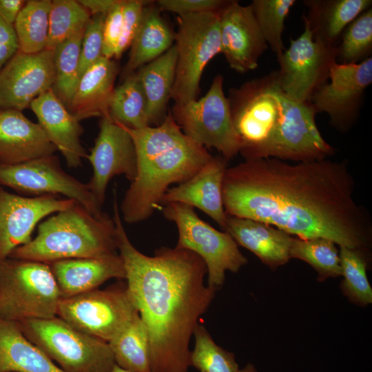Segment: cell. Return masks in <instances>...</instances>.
<instances>
[{"label":"cell","instance_id":"46","mask_svg":"<svg viewBox=\"0 0 372 372\" xmlns=\"http://www.w3.org/2000/svg\"><path fill=\"white\" fill-rule=\"evenodd\" d=\"M120 0H79L91 15L101 14L106 15Z\"/></svg>","mask_w":372,"mask_h":372},{"label":"cell","instance_id":"45","mask_svg":"<svg viewBox=\"0 0 372 372\" xmlns=\"http://www.w3.org/2000/svg\"><path fill=\"white\" fill-rule=\"evenodd\" d=\"M25 3L23 0H0V17L14 24L18 14Z\"/></svg>","mask_w":372,"mask_h":372},{"label":"cell","instance_id":"10","mask_svg":"<svg viewBox=\"0 0 372 372\" xmlns=\"http://www.w3.org/2000/svg\"><path fill=\"white\" fill-rule=\"evenodd\" d=\"M223 76L217 74L204 96L174 104L170 112L186 136L205 148H215L228 161L239 153L241 143L223 92Z\"/></svg>","mask_w":372,"mask_h":372},{"label":"cell","instance_id":"7","mask_svg":"<svg viewBox=\"0 0 372 372\" xmlns=\"http://www.w3.org/2000/svg\"><path fill=\"white\" fill-rule=\"evenodd\" d=\"M23 335L65 372H111L107 342L81 332L59 317L17 322Z\"/></svg>","mask_w":372,"mask_h":372},{"label":"cell","instance_id":"14","mask_svg":"<svg viewBox=\"0 0 372 372\" xmlns=\"http://www.w3.org/2000/svg\"><path fill=\"white\" fill-rule=\"evenodd\" d=\"M310 102L300 103L287 95L282 118L259 158H276L304 162L325 159L334 149L323 138Z\"/></svg>","mask_w":372,"mask_h":372},{"label":"cell","instance_id":"43","mask_svg":"<svg viewBox=\"0 0 372 372\" xmlns=\"http://www.w3.org/2000/svg\"><path fill=\"white\" fill-rule=\"evenodd\" d=\"M123 2H119L105 15L103 29V56L113 59L121 34Z\"/></svg>","mask_w":372,"mask_h":372},{"label":"cell","instance_id":"26","mask_svg":"<svg viewBox=\"0 0 372 372\" xmlns=\"http://www.w3.org/2000/svg\"><path fill=\"white\" fill-rule=\"evenodd\" d=\"M307 20L313 39L338 48L346 28L361 13L371 8V0H305Z\"/></svg>","mask_w":372,"mask_h":372},{"label":"cell","instance_id":"32","mask_svg":"<svg viewBox=\"0 0 372 372\" xmlns=\"http://www.w3.org/2000/svg\"><path fill=\"white\" fill-rule=\"evenodd\" d=\"M51 5V0L25 1L13 24L20 51L37 53L45 49Z\"/></svg>","mask_w":372,"mask_h":372},{"label":"cell","instance_id":"17","mask_svg":"<svg viewBox=\"0 0 372 372\" xmlns=\"http://www.w3.org/2000/svg\"><path fill=\"white\" fill-rule=\"evenodd\" d=\"M54 80L53 51L25 53L19 50L0 70V109L22 112L52 89Z\"/></svg>","mask_w":372,"mask_h":372},{"label":"cell","instance_id":"22","mask_svg":"<svg viewBox=\"0 0 372 372\" xmlns=\"http://www.w3.org/2000/svg\"><path fill=\"white\" fill-rule=\"evenodd\" d=\"M56 151L39 123L21 111L0 109V163L16 165Z\"/></svg>","mask_w":372,"mask_h":372},{"label":"cell","instance_id":"41","mask_svg":"<svg viewBox=\"0 0 372 372\" xmlns=\"http://www.w3.org/2000/svg\"><path fill=\"white\" fill-rule=\"evenodd\" d=\"M147 1L124 0L122 31L114 59H119L131 46L140 25L143 8Z\"/></svg>","mask_w":372,"mask_h":372},{"label":"cell","instance_id":"28","mask_svg":"<svg viewBox=\"0 0 372 372\" xmlns=\"http://www.w3.org/2000/svg\"><path fill=\"white\" fill-rule=\"evenodd\" d=\"M176 61L177 50L174 44L161 56L135 72L146 99L149 126L161 124L167 114Z\"/></svg>","mask_w":372,"mask_h":372},{"label":"cell","instance_id":"48","mask_svg":"<svg viewBox=\"0 0 372 372\" xmlns=\"http://www.w3.org/2000/svg\"><path fill=\"white\" fill-rule=\"evenodd\" d=\"M111 372H129L122 368L119 367L118 365L115 364L111 371Z\"/></svg>","mask_w":372,"mask_h":372},{"label":"cell","instance_id":"31","mask_svg":"<svg viewBox=\"0 0 372 372\" xmlns=\"http://www.w3.org/2000/svg\"><path fill=\"white\" fill-rule=\"evenodd\" d=\"M110 117L116 123L131 129L149 126L146 99L134 72L114 87L108 107Z\"/></svg>","mask_w":372,"mask_h":372},{"label":"cell","instance_id":"27","mask_svg":"<svg viewBox=\"0 0 372 372\" xmlns=\"http://www.w3.org/2000/svg\"><path fill=\"white\" fill-rule=\"evenodd\" d=\"M161 12L154 1H148L145 5L124 68L125 77L161 56L174 45L175 32Z\"/></svg>","mask_w":372,"mask_h":372},{"label":"cell","instance_id":"24","mask_svg":"<svg viewBox=\"0 0 372 372\" xmlns=\"http://www.w3.org/2000/svg\"><path fill=\"white\" fill-rule=\"evenodd\" d=\"M238 245L254 253L271 269L289 260L293 236L263 222L227 215L223 229Z\"/></svg>","mask_w":372,"mask_h":372},{"label":"cell","instance_id":"23","mask_svg":"<svg viewBox=\"0 0 372 372\" xmlns=\"http://www.w3.org/2000/svg\"><path fill=\"white\" fill-rule=\"evenodd\" d=\"M61 298L96 289L111 278L125 279L118 254L92 258L61 260L49 264Z\"/></svg>","mask_w":372,"mask_h":372},{"label":"cell","instance_id":"13","mask_svg":"<svg viewBox=\"0 0 372 372\" xmlns=\"http://www.w3.org/2000/svg\"><path fill=\"white\" fill-rule=\"evenodd\" d=\"M0 186L34 196H63L81 204L94 215L103 212L87 184L65 172L55 155L16 165L0 163Z\"/></svg>","mask_w":372,"mask_h":372},{"label":"cell","instance_id":"4","mask_svg":"<svg viewBox=\"0 0 372 372\" xmlns=\"http://www.w3.org/2000/svg\"><path fill=\"white\" fill-rule=\"evenodd\" d=\"M113 218L94 215L76 202L41 223L37 236L14 249L8 258L51 262L117 254Z\"/></svg>","mask_w":372,"mask_h":372},{"label":"cell","instance_id":"47","mask_svg":"<svg viewBox=\"0 0 372 372\" xmlns=\"http://www.w3.org/2000/svg\"><path fill=\"white\" fill-rule=\"evenodd\" d=\"M239 372H257V371L252 364L249 363L243 369H240Z\"/></svg>","mask_w":372,"mask_h":372},{"label":"cell","instance_id":"2","mask_svg":"<svg viewBox=\"0 0 372 372\" xmlns=\"http://www.w3.org/2000/svg\"><path fill=\"white\" fill-rule=\"evenodd\" d=\"M113 211L127 288L149 335L151 372H188L191 338L216 292L205 284L206 265L176 247L145 255L127 235L116 196Z\"/></svg>","mask_w":372,"mask_h":372},{"label":"cell","instance_id":"3","mask_svg":"<svg viewBox=\"0 0 372 372\" xmlns=\"http://www.w3.org/2000/svg\"><path fill=\"white\" fill-rule=\"evenodd\" d=\"M121 125L134 141L137 166L119 210L125 223L135 224L161 209L169 185L189 179L213 156L183 133L170 110L156 126L135 130Z\"/></svg>","mask_w":372,"mask_h":372},{"label":"cell","instance_id":"34","mask_svg":"<svg viewBox=\"0 0 372 372\" xmlns=\"http://www.w3.org/2000/svg\"><path fill=\"white\" fill-rule=\"evenodd\" d=\"M333 242L321 238H293L290 258L310 265L318 273V280L341 276L339 250Z\"/></svg>","mask_w":372,"mask_h":372},{"label":"cell","instance_id":"5","mask_svg":"<svg viewBox=\"0 0 372 372\" xmlns=\"http://www.w3.org/2000/svg\"><path fill=\"white\" fill-rule=\"evenodd\" d=\"M227 98L241 143L239 153L245 160L258 159L285 111L287 94L280 87L277 70L230 89Z\"/></svg>","mask_w":372,"mask_h":372},{"label":"cell","instance_id":"20","mask_svg":"<svg viewBox=\"0 0 372 372\" xmlns=\"http://www.w3.org/2000/svg\"><path fill=\"white\" fill-rule=\"evenodd\" d=\"M227 161L222 156H212L193 176L169 188L162 205L179 203L196 207L211 218L224 229L227 215L223 200V182Z\"/></svg>","mask_w":372,"mask_h":372},{"label":"cell","instance_id":"15","mask_svg":"<svg viewBox=\"0 0 372 372\" xmlns=\"http://www.w3.org/2000/svg\"><path fill=\"white\" fill-rule=\"evenodd\" d=\"M329 80L314 94L310 103L316 114L327 113L335 128L347 132L357 120L364 93L372 83V58L357 63L333 62Z\"/></svg>","mask_w":372,"mask_h":372},{"label":"cell","instance_id":"37","mask_svg":"<svg viewBox=\"0 0 372 372\" xmlns=\"http://www.w3.org/2000/svg\"><path fill=\"white\" fill-rule=\"evenodd\" d=\"M341 289L352 303L364 307L372 302V289L366 276V254L340 247Z\"/></svg>","mask_w":372,"mask_h":372},{"label":"cell","instance_id":"18","mask_svg":"<svg viewBox=\"0 0 372 372\" xmlns=\"http://www.w3.org/2000/svg\"><path fill=\"white\" fill-rule=\"evenodd\" d=\"M75 203L54 195L22 196L0 186V261L32 240V233L40 220Z\"/></svg>","mask_w":372,"mask_h":372},{"label":"cell","instance_id":"1","mask_svg":"<svg viewBox=\"0 0 372 372\" xmlns=\"http://www.w3.org/2000/svg\"><path fill=\"white\" fill-rule=\"evenodd\" d=\"M354 187L345 161L289 163L264 158L227 167L223 200L227 216L263 222L300 238H325L366 254L372 223L355 199Z\"/></svg>","mask_w":372,"mask_h":372},{"label":"cell","instance_id":"36","mask_svg":"<svg viewBox=\"0 0 372 372\" xmlns=\"http://www.w3.org/2000/svg\"><path fill=\"white\" fill-rule=\"evenodd\" d=\"M295 0H254L250 6L268 47L281 56L285 48L282 40L285 21Z\"/></svg>","mask_w":372,"mask_h":372},{"label":"cell","instance_id":"16","mask_svg":"<svg viewBox=\"0 0 372 372\" xmlns=\"http://www.w3.org/2000/svg\"><path fill=\"white\" fill-rule=\"evenodd\" d=\"M86 158L93 169L92 176L87 184L101 207L113 177L124 175L132 182L136 176L137 157L134 141L109 113L101 117L99 134Z\"/></svg>","mask_w":372,"mask_h":372},{"label":"cell","instance_id":"8","mask_svg":"<svg viewBox=\"0 0 372 372\" xmlns=\"http://www.w3.org/2000/svg\"><path fill=\"white\" fill-rule=\"evenodd\" d=\"M160 210L177 227L176 247L191 251L204 261L209 287L218 290L225 282L227 271L236 273L247 263L234 238L227 232L218 231L202 220L194 207L171 203L162 205Z\"/></svg>","mask_w":372,"mask_h":372},{"label":"cell","instance_id":"21","mask_svg":"<svg viewBox=\"0 0 372 372\" xmlns=\"http://www.w3.org/2000/svg\"><path fill=\"white\" fill-rule=\"evenodd\" d=\"M30 107L51 143L64 157L68 167L81 166L87 155L81 141L83 129L53 90L36 98Z\"/></svg>","mask_w":372,"mask_h":372},{"label":"cell","instance_id":"40","mask_svg":"<svg viewBox=\"0 0 372 372\" xmlns=\"http://www.w3.org/2000/svg\"><path fill=\"white\" fill-rule=\"evenodd\" d=\"M105 15H92L83 32L79 62L81 75L103 57V29Z\"/></svg>","mask_w":372,"mask_h":372},{"label":"cell","instance_id":"39","mask_svg":"<svg viewBox=\"0 0 372 372\" xmlns=\"http://www.w3.org/2000/svg\"><path fill=\"white\" fill-rule=\"evenodd\" d=\"M372 52V8L353 20L343 32L338 46L337 62L357 63L371 56Z\"/></svg>","mask_w":372,"mask_h":372},{"label":"cell","instance_id":"12","mask_svg":"<svg viewBox=\"0 0 372 372\" xmlns=\"http://www.w3.org/2000/svg\"><path fill=\"white\" fill-rule=\"evenodd\" d=\"M304 31L278 59V80L283 92L300 103L310 102L314 94L329 81L331 65L337 61L338 48L313 39L303 16Z\"/></svg>","mask_w":372,"mask_h":372},{"label":"cell","instance_id":"35","mask_svg":"<svg viewBox=\"0 0 372 372\" xmlns=\"http://www.w3.org/2000/svg\"><path fill=\"white\" fill-rule=\"evenodd\" d=\"M91 14L78 1H52L46 50L53 51L60 44L85 29Z\"/></svg>","mask_w":372,"mask_h":372},{"label":"cell","instance_id":"33","mask_svg":"<svg viewBox=\"0 0 372 372\" xmlns=\"http://www.w3.org/2000/svg\"><path fill=\"white\" fill-rule=\"evenodd\" d=\"M84 31L76 33L53 50L55 80L52 89L67 107L80 80V52Z\"/></svg>","mask_w":372,"mask_h":372},{"label":"cell","instance_id":"19","mask_svg":"<svg viewBox=\"0 0 372 372\" xmlns=\"http://www.w3.org/2000/svg\"><path fill=\"white\" fill-rule=\"evenodd\" d=\"M221 53L229 67L244 73L256 69L269 48L250 5L229 1L219 14Z\"/></svg>","mask_w":372,"mask_h":372},{"label":"cell","instance_id":"25","mask_svg":"<svg viewBox=\"0 0 372 372\" xmlns=\"http://www.w3.org/2000/svg\"><path fill=\"white\" fill-rule=\"evenodd\" d=\"M118 73L116 62L103 56L81 75L68 107L79 121L109 113Z\"/></svg>","mask_w":372,"mask_h":372},{"label":"cell","instance_id":"9","mask_svg":"<svg viewBox=\"0 0 372 372\" xmlns=\"http://www.w3.org/2000/svg\"><path fill=\"white\" fill-rule=\"evenodd\" d=\"M177 23V61L171 99L174 104L182 105L198 99L205 67L221 53L219 14L178 16Z\"/></svg>","mask_w":372,"mask_h":372},{"label":"cell","instance_id":"44","mask_svg":"<svg viewBox=\"0 0 372 372\" xmlns=\"http://www.w3.org/2000/svg\"><path fill=\"white\" fill-rule=\"evenodd\" d=\"M19 48L13 24L0 17V70L17 52Z\"/></svg>","mask_w":372,"mask_h":372},{"label":"cell","instance_id":"11","mask_svg":"<svg viewBox=\"0 0 372 372\" xmlns=\"http://www.w3.org/2000/svg\"><path fill=\"white\" fill-rule=\"evenodd\" d=\"M138 314L127 285L61 298L56 312L76 329L107 342Z\"/></svg>","mask_w":372,"mask_h":372},{"label":"cell","instance_id":"6","mask_svg":"<svg viewBox=\"0 0 372 372\" xmlns=\"http://www.w3.org/2000/svg\"><path fill=\"white\" fill-rule=\"evenodd\" d=\"M60 298L49 264L12 258L0 261L1 319L54 318Z\"/></svg>","mask_w":372,"mask_h":372},{"label":"cell","instance_id":"30","mask_svg":"<svg viewBox=\"0 0 372 372\" xmlns=\"http://www.w3.org/2000/svg\"><path fill=\"white\" fill-rule=\"evenodd\" d=\"M107 343L119 367L129 372H151L149 335L139 314Z\"/></svg>","mask_w":372,"mask_h":372},{"label":"cell","instance_id":"38","mask_svg":"<svg viewBox=\"0 0 372 372\" xmlns=\"http://www.w3.org/2000/svg\"><path fill=\"white\" fill-rule=\"evenodd\" d=\"M193 335L195 343L190 353V366L200 372L240 371L234 353L218 345L203 325L198 324Z\"/></svg>","mask_w":372,"mask_h":372},{"label":"cell","instance_id":"42","mask_svg":"<svg viewBox=\"0 0 372 372\" xmlns=\"http://www.w3.org/2000/svg\"><path fill=\"white\" fill-rule=\"evenodd\" d=\"M229 1L225 0H158L156 5L161 11L171 12L178 16L206 12L218 13Z\"/></svg>","mask_w":372,"mask_h":372},{"label":"cell","instance_id":"29","mask_svg":"<svg viewBox=\"0 0 372 372\" xmlns=\"http://www.w3.org/2000/svg\"><path fill=\"white\" fill-rule=\"evenodd\" d=\"M0 372H65L22 333L0 318Z\"/></svg>","mask_w":372,"mask_h":372}]
</instances>
